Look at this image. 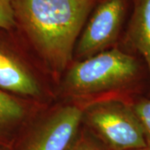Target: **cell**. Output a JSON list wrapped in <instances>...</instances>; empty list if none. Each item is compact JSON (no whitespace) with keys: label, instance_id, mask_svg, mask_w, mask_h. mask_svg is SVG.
<instances>
[{"label":"cell","instance_id":"1","mask_svg":"<svg viewBox=\"0 0 150 150\" xmlns=\"http://www.w3.org/2000/svg\"><path fill=\"white\" fill-rule=\"evenodd\" d=\"M98 1L13 0L15 21L50 68L62 71Z\"/></svg>","mask_w":150,"mask_h":150},{"label":"cell","instance_id":"2","mask_svg":"<svg viewBox=\"0 0 150 150\" xmlns=\"http://www.w3.org/2000/svg\"><path fill=\"white\" fill-rule=\"evenodd\" d=\"M133 55L117 48L75 63L65 75L62 89L69 96L83 97L128 87L139 74Z\"/></svg>","mask_w":150,"mask_h":150},{"label":"cell","instance_id":"3","mask_svg":"<svg viewBox=\"0 0 150 150\" xmlns=\"http://www.w3.org/2000/svg\"><path fill=\"white\" fill-rule=\"evenodd\" d=\"M83 121L108 150L146 147L141 125L128 103L121 100L95 103L83 110Z\"/></svg>","mask_w":150,"mask_h":150},{"label":"cell","instance_id":"4","mask_svg":"<svg viewBox=\"0 0 150 150\" xmlns=\"http://www.w3.org/2000/svg\"><path fill=\"white\" fill-rule=\"evenodd\" d=\"M129 5V0H100L79 37L76 55L85 59L112 47L122 31Z\"/></svg>","mask_w":150,"mask_h":150},{"label":"cell","instance_id":"5","mask_svg":"<svg viewBox=\"0 0 150 150\" xmlns=\"http://www.w3.org/2000/svg\"><path fill=\"white\" fill-rule=\"evenodd\" d=\"M83 110L64 106L54 110L30 131L21 150H67L78 136Z\"/></svg>","mask_w":150,"mask_h":150},{"label":"cell","instance_id":"6","mask_svg":"<svg viewBox=\"0 0 150 150\" xmlns=\"http://www.w3.org/2000/svg\"><path fill=\"white\" fill-rule=\"evenodd\" d=\"M0 89L23 96L37 97L41 86L32 72L0 41Z\"/></svg>","mask_w":150,"mask_h":150},{"label":"cell","instance_id":"7","mask_svg":"<svg viewBox=\"0 0 150 150\" xmlns=\"http://www.w3.org/2000/svg\"><path fill=\"white\" fill-rule=\"evenodd\" d=\"M132 3L124 41L144 59L150 80V0H132Z\"/></svg>","mask_w":150,"mask_h":150},{"label":"cell","instance_id":"8","mask_svg":"<svg viewBox=\"0 0 150 150\" xmlns=\"http://www.w3.org/2000/svg\"><path fill=\"white\" fill-rule=\"evenodd\" d=\"M25 116V108L16 98L0 89V134L16 126Z\"/></svg>","mask_w":150,"mask_h":150},{"label":"cell","instance_id":"9","mask_svg":"<svg viewBox=\"0 0 150 150\" xmlns=\"http://www.w3.org/2000/svg\"><path fill=\"white\" fill-rule=\"evenodd\" d=\"M144 136L146 147L150 149V99L141 98L131 104Z\"/></svg>","mask_w":150,"mask_h":150},{"label":"cell","instance_id":"10","mask_svg":"<svg viewBox=\"0 0 150 150\" xmlns=\"http://www.w3.org/2000/svg\"><path fill=\"white\" fill-rule=\"evenodd\" d=\"M16 27L13 0H0V29L10 31Z\"/></svg>","mask_w":150,"mask_h":150},{"label":"cell","instance_id":"11","mask_svg":"<svg viewBox=\"0 0 150 150\" xmlns=\"http://www.w3.org/2000/svg\"><path fill=\"white\" fill-rule=\"evenodd\" d=\"M67 150H108L102 143L89 134L78 135Z\"/></svg>","mask_w":150,"mask_h":150},{"label":"cell","instance_id":"12","mask_svg":"<svg viewBox=\"0 0 150 150\" xmlns=\"http://www.w3.org/2000/svg\"><path fill=\"white\" fill-rule=\"evenodd\" d=\"M132 150H150L147 147H145V148H141V149H132Z\"/></svg>","mask_w":150,"mask_h":150}]
</instances>
